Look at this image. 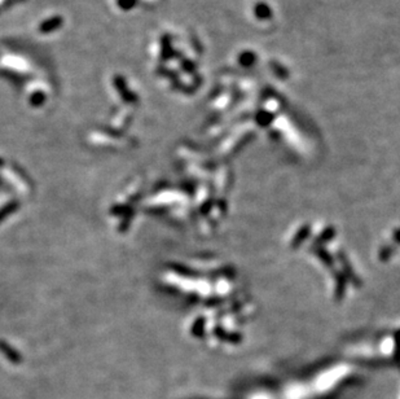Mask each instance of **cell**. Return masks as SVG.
<instances>
[{"mask_svg": "<svg viewBox=\"0 0 400 399\" xmlns=\"http://www.w3.org/2000/svg\"><path fill=\"white\" fill-rule=\"evenodd\" d=\"M285 245L319 271L335 302H347L363 288L361 271L337 228L330 223L321 219L295 223L287 232Z\"/></svg>", "mask_w": 400, "mask_h": 399, "instance_id": "6da1fadb", "label": "cell"}]
</instances>
